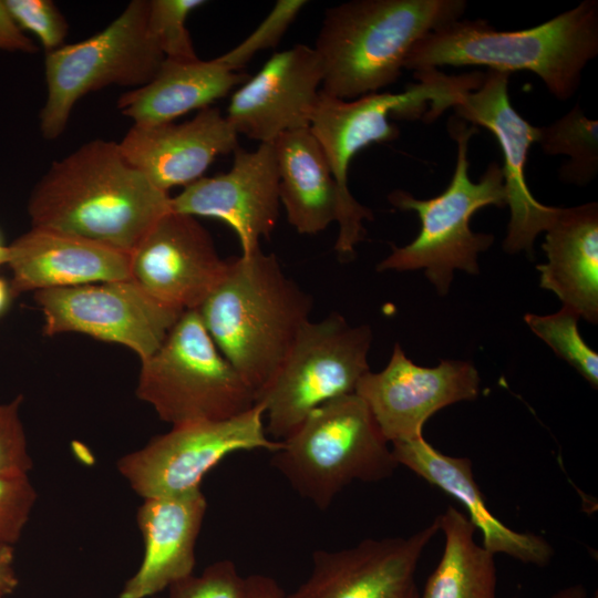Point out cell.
Segmentation results:
<instances>
[{
	"mask_svg": "<svg viewBox=\"0 0 598 598\" xmlns=\"http://www.w3.org/2000/svg\"><path fill=\"white\" fill-rule=\"evenodd\" d=\"M171 210V196L131 165L118 143L96 138L53 162L28 204L32 227L131 254Z\"/></svg>",
	"mask_w": 598,
	"mask_h": 598,
	"instance_id": "1",
	"label": "cell"
},
{
	"mask_svg": "<svg viewBox=\"0 0 598 598\" xmlns=\"http://www.w3.org/2000/svg\"><path fill=\"white\" fill-rule=\"evenodd\" d=\"M312 297L260 248L228 259L226 274L197 309L208 334L257 395L276 374Z\"/></svg>",
	"mask_w": 598,
	"mask_h": 598,
	"instance_id": "2",
	"label": "cell"
},
{
	"mask_svg": "<svg viewBox=\"0 0 598 598\" xmlns=\"http://www.w3.org/2000/svg\"><path fill=\"white\" fill-rule=\"evenodd\" d=\"M598 54V1L584 0L536 27L499 31L485 20H456L419 40L404 69L484 65L512 73L529 71L558 100L570 99L582 71Z\"/></svg>",
	"mask_w": 598,
	"mask_h": 598,
	"instance_id": "3",
	"label": "cell"
},
{
	"mask_svg": "<svg viewBox=\"0 0 598 598\" xmlns=\"http://www.w3.org/2000/svg\"><path fill=\"white\" fill-rule=\"evenodd\" d=\"M464 0H353L330 7L313 50L321 91L354 100L394 83L414 44L460 20Z\"/></svg>",
	"mask_w": 598,
	"mask_h": 598,
	"instance_id": "4",
	"label": "cell"
},
{
	"mask_svg": "<svg viewBox=\"0 0 598 598\" xmlns=\"http://www.w3.org/2000/svg\"><path fill=\"white\" fill-rule=\"evenodd\" d=\"M483 75L477 71L460 75L439 70L419 71L414 72L417 82L410 83L402 92H378L351 101L320 90L309 128L323 150L338 187L339 234L334 250L341 259L354 256L355 246L364 239L363 220L373 218L348 186L353 157L373 143L399 137L400 131L390 120L435 121L446 110L454 109L465 92L476 89Z\"/></svg>",
	"mask_w": 598,
	"mask_h": 598,
	"instance_id": "5",
	"label": "cell"
},
{
	"mask_svg": "<svg viewBox=\"0 0 598 598\" xmlns=\"http://www.w3.org/2000/svg\"><path fill=\"white\" fill-rule=\"evenodd\" d=\"M447 130L457 145L455 169L448 186L429 199L415 198L402 189L389 194L388 199L395 208L417 214L421 229L412 243L403 247L392 245L391 254L377 266L380 272L423 269L441 296L450 290L456 269L471 275L480 272L478 254L494 241L492 234L471 229L473 214L488 205L506 206L504 177L498 163H491L477 183L468 175V143L478 132L477 127L468 126L455 115L450 117Z\"/></svg>",
	"mask_w": 598,
	"mask_h": 598,
	"instance_id": "6",
	"label": "cell"
},
{
	"mask_svg": "<svg viewBox=\"0 0 598 598\" xmlns=\"http://www.w3.org/2000/svg\"><path fill=\"white\" fill-rule=\"evenodd\" d=\"M281 442L271 465L320 511L352 482H380L399 466L369 408L355 393L317 408Z\"/></svg>",
	"mask_w": 598,
	"mask_h": 598,
	"instance_id": "7",
	"label": "cell"
},
{
	"mask_svg": "<svg viewBox=\"0 0 598 598\" xmlns=\"http://www.w3.org/2000/svg\"><path fill=\"white\" fill-rule=\"evenodd\" d=\"M136 395L172 426L237 416L256 395L226 360L197 310L182 313L161 347L141 361Z\"/></svg>",
	"mask_w": 598,
	"mask_h": 598,
	"instance_id": "8",
	"label": "cell"
},
{
	"mask_svg": "<svg viewBox=\"0 0 598 598\" xmlns=\"http://www.w3.org/2000/svg\"><path fill=\"white\" fill-rule=\"evenodd\" d=\"M372 331L368 324L351 326L331 312L308 320L298 332L276 374L257 395L267 416L266 433L275 441L289 436L322 404L355 393L370 371L368 353Z\"/></svg>",
	"mask_w": 598,
	"mask_h": 598,
	"instance_id": "9",
	"label": "cell"
},
{
	"mask_svg": "<svg viewBox=\"0 0 598 598\" xmlns=\"http://www.w3.org/2000/svg\"><path fill=\"white\" fill-rule=\"evenodd\" d=\"M148 0H133L103 30L45 54L47 100L40 131L52 141L65 131L74 105L110 85L148 83L165 58L147 27Z\"/></svg>",
	"mask_w": 598,
	"mask_h": 598,
	"instance_id": "10",
	"label": "cell"
},
{
	"mask_svg": "<svg viewBox=\"0 0 598 598\" xmlns=\"http://www.w3.org/2000/svg\"><path fill=\"white\" fill-rule=\"evenodd\" d=\"M264 415V406L256 403L227 420L174 425L123 455L116 468L143 498L200 488L204 476L227 455L257 448L274 453L282 446L267 436Z\"/></svg>",
	"mask_w": 598,
	"mask_h": 598,
	"instance_id": "11",
	"label": "cell"
},
{
	"mask_svg": "<svg viewBox=\"0 0 598 598\" xmlns=\"http://www.w3.org/2000/svg\"><path fill=\"white\" fill-rule=\"evenodd\" d=\"M45 336L76 332L122 344L141 361L164 342L184 311L153 298L133 279L34 292Z\"/></svg>",
	"mask_w": 598,
	"mask_h": 598,
	"instance_id": "12",
	"label": "cell"
},
{
	"mask_svg": "<svg viewBox=\"0 0 598 598\" xmlns=\"http://www.w3.org/2000/svg\"><path fill=\"white\" fill-rule=\"evenodd\" d=\"M480 375L468 361L442 360L437 367L413 363L399 343L386 367L367 372L359 381L358 394L369 408L389 443L423 436L425 422L439 410L475 400Z\"/></svg>",
	"mask_w": 598,
	"mask_h": 598,
	"instance_id": "13",
	"label": "cell"
},
{
	"mask_svg": "<svg viewBox=\"0 0 598 598\" xmlns=\"http://www.w3.org/2000/svg\"><path fill=\"white\" fill-rule=\"evenodd\" d=\"M509 73L487 70L481 84L465 92L454 106L455 115L493 133L503 153L506 205L511 219L503 248L508 254L530 252L536 237L555 220L559 207L539 203L529 190L525 166L538 126L522 117L508 95Z\"/></svg>",
	"mask_w": 598,
	"mask_h": 598,
	"instance_id": "14",
	"label": "cell"
},
{
	"mask_svg": "<svg viewBox=\"0 0 598 598\" xmlns=\"http://www.w3.org/2000/svg\"><path fill=\"white\" fill-rule=\"evenodd\" d=\"M214 240L196 217L163 215L130 254V274L156 300L197 310L226 274Z\"/></svg>",
	"mask_w": 598,
	"mask_h": 598,
	"instance_id": "15",
	"label": "cell"
},
{
	"mask_svg": "<svg viewBox=\"0 0 598 598\" xmlns=\"http://www.w3.org/2000/svg\"><path fill=\"white\" fill-rule=\"evenodd\" d=\"M440 532L437 517L411 536L367 538L339 550L317 549L312 569L286 598H420V558Z\"/></svg>",
	"mask_w": 598,
	"mask_h": 598,
	"instance_id": "16",
	"label": "cell"
},
{
	"mask_svg": "<svg viewBox=\"0 0 598 598\" xmlns=\"http://www.w3.org/2000/svg\"><path fill=\"white\" fill-rule=\"evenodd\" d=\"M231 168L202 177L171 197V209L189 216L226 223L238 236L241 254L258 248L269 238L279 216L278 171L271 143L249 152L234 151Z\"/></svg>",
	"mask_w": 598,
	"mask_h": 598,
	"instance_id": "17",
	"label": "cell"
},
{
	"mask_svg": "<svg viewBox=\"0 0 598 598\" xmlns=\"http://www.w3.org/2000/svg\"><path fill=\"white\" fill-rule=\"evenodd\" d=\"M321 84L318 54L296 44L272 54L234 92L226 117L238 135L271 143L285 132L310 126Z\"/></svg>",
	"mask_w": 598,
	"mask_h": 598,
	"instance_id": "18",
	"label": "cell"
},
{
	"mask_svg": "<svg viewBox=\"0 0 598 598\" xmlns=\"http://www.w3.org/2000/svg\"><path fill=\"white\" fill-rule=\"evenodd\" d=\"M238 136L226 115L208 106L178 124H134L118 146L131 165L168 193L204 177L218 156L234 153Z\"/></svg>",
	"mask_w": 598,
	"mask_h": 598,
	"instance_id": "19",
	"label": "cell"
},
{
	"mask_svg": "<svg viewBox=\"0 0 598 598\" xmlns=\"http://www.w3.org/2000/svg\"><path fill=\"white\" fill-rule=\"evenodd\" d=\"M143 499L136 513L143 559L118 598H150L195 568V546L207 511L202 489Z\"/></svg>",
	"mask_w": 598,
	"mask_h": 598,
	"instance_id": "20",
	"label": "cell"
},
{
	"mask_svg": "<svg viewBox=\"0 0 598 598\" xmlns=\"http://www.w3.org/2000/svg\"><path fill=\"white\" fill-rule=\"evenodd\" d=\"M12 296L131 278L130 254L60 231L31 227L9 245Z\"/></svg>",
	"mask_w": 598,
	"mask_h": 598,
	"instance_id": "21",
	"label": "cell"
},
{
	"mask_svg": "<svg viewBox=\"0 0 598 598\" xmlns=\"http://www.w3.org/2000/svg\"><path fill=\"white\" fill-rule=\"evenodd\" d=\"M399 465L456 498L470 513V520L482 533L483 547L492 554H505L522 563L546 566L554 555L542 536L507 527L487 508L467 457L443 454L423 436L391 443Z\"/></svg>",
	"mask_w": 598,
	"mask_h": 598,
	"instance_id": "22",
	"label": "cell"
},
{
	"mask_svg": "<svg viewBox=\"0 0 598 598\" xmlns=\"http://www.w3.org/2000/svg\"><path fill=\"white\" fill-rule=\"evenodd\" d=\"M539 286L592 324L598 322V204L561 208L545 230Z\"/></svg>",
	"mask_w": 598,
	"mask_h": 598,
	"instance_id": "23",
	"label": "cell"
},
{
	"mask_svg": "<svg viewBox=\"0 0 598 598\" xmlns=\"http://www.w3.org/2000/svg\"><path fill=\"white\" fill-rule=\"evenodd\" d=\"M248 78L217 58L209 61L165 59L148 83L118 97L117 109L137 125L172 123L190 111L210 106Z\"/></svg>",
	"mask_w": 598,
	"mask_h": 598,
	"instance_id": "24",
	"label": "cell"
},
{
	"mask_svg": "<svg viewBox=\"0 0 598 598\" xmlns=\"http://www.w3.org/2000/svg\"><path fill=\"white\" fill-rule=\"evenodd\" d=\"M271 144L288 223L302 235L324 230L337 221L339 193L319 142L307 127L285 132Z\"/></svg>",
	"mask_w": 598,
	"mask_h": 598,
	"instance_id": "25",
	"label": "cell"
},
{
	"mask_svg": "<svg viewBox=\"0 0 598 598\" xmlns=\"http://www.w3.org/2000/svg\"><path fill=\"white\" fill-rule=\"evenodd\" d=\"M437 519L444 549L420 598H497L495 555L475 542L473 523L453 506Z\"/></svg>",
	"mask_w": 598,
	"mask_h": 598,
	"instance_id": "26",
	"label": "cell"
},
{
	"mask_svg": "<svg viewBox=\"0 0 598 598\" xmlns=\"http://www.w3.org/2000/svg\"><path fill=\"white\" fill-rule=\"evenodd\" d=\"M537 143L547 155H566L559 178L584 186L598 173V122L587 117L579 104L546 125L538 126Z\"/></svg>",
	"mask_w": 598,
	"mask_h": 598,
	"instance_id": "27",
	"label": "cell"
},
{
	"mask_svg": "<svg viewBox=\"0 0 598 598\" xmlns=\"http://www.w3.org/2000/svg\"><path fill=\"white\" fill-rule=\"evenodd\" d=\"M578 319L579 316L566 307L553 315L524 316L529 329L597 389L598 354L581 338Z\"/></svg>",
	"mask_w": 598,
	"mask_h": 598,
	"instance_id": "28",
	"label": "cell"
},
{
	"mask_svg": "<svg viewBox=\"0 0 598 598\" xmlns=\"http://www.w3.org/2000/svg\"><path fill=\"white\" fill-rule=\"evenodd\" d=\"M205 3L207 2L203 0H148V31L165 59L174 61L199 59L186 28V19Z\"/></svg>",
	"mask_w": 598,
	"mask_h": 598,
	"instance_id": "29",
	"label": "cell"
},
{
	"mask_svg": "<svg viewBox=\"0 0 598 598\" xmlns=\"http://www.w3.org/2000/svg\"><path fill=\"white\" fill-rule=\"evenodd\" d=\"M307 4L306 0H278L245 40L217 59L233 71L244 68L256 53L276 48Z\"/></svg>",
	"mask_w": 598,
	"mask_h": 598,
	"instance_id": "30",
	"label": "cell"
},
{
	"mask_svg": "<svg viewBox=\"0 0 598 598\" xmlns=\"http://www.w3.org/2000/svg\"><path fill=\"white\" fill-rule=\"evenodd\" d=\"M18 27L38 38L47 53L62 45L69 23L51 0H4Z\"/></svg>",
	"mask_w": 598,
	"mask_h": 598,
	"instance_id": "31",
	"label": "cell"
},
{
	"mask_svg": "<svg viewBox=\"0 0 598 598\" xmlns=\"http://www.w3.org/2000/svg\"><path fill=\"white\" fill-rule=\"evenodd\" d=\"M167 598H245V577L236 565L223 559L208 565L168 587Z\"/></svg>",
	"mask_w": 598,
	"mask_h": 598,
	"instance_id": "32",
	"label": "cell"
},
{
	"mask_svg": "<svg viewBox=\"0 0 598 598\" xmlns=\"http://www.w3.org/2000/svg\"><path fill=\"white\" fill-rule=\"evenodd\" d=\"M37 497L29 474L0 475V545L19 540Z\"/></svg>",
	"mask_w": 598,
	"mask_h": 598,
	"instance_id": "33",
	"label": "cell"
},
{
	"mask_svg": "<svg viewBox=\"0 0 598 598\" xmlns=\"http://www.w3.org/2000/svg\"><path fill=\"white\" fill-rule=\"evenodd\" d=\"M22 395L0 404V475L29 474L33 467L20 419Z\"/></svg>",
	"mask_w": 598,
	"mask_h": 598,
	"instance_id": "34",
	"label": "cell"
},
{
	"mask_svg": "<svg viewBox=\"0 0 598 598\" xmlns=\"http://www.w3.org/2000/svg\"><path fill=\"white\" fill-rule=\"evenodd\" d=\"M0 50L34 53L37 44L18 27L3 0H0Z\"/></svg>",
	"mask_w": 598,
	"mask_h": 598,
	"instance_id": "35",
	"label": "cell"
},
{
	"mask_svg": "<svg viewBox=\"0 0 598 598\" xmlns=\"http://www.w3.org/2000/svg\"><path fill=\"white\" fill-rule=\"evenodd\" d=\"M245 598H286V594L272 577L252 574L245 577Z\"/></svg>",
	"mask_w": 598,
	"mask_h": 598,
	"instance_id": "36",
	"label": "cell"
},
{
	"mask_svg": "<svg viewBox=\"0 0 598 598\" xmlns=\"http://www.w3.org/2000/svg\"><path fill=\"white\" fill-rule=\"evenodd\" d=\"M18 584L13 546L0 545V597L4 598L11 595Z\"/></svg>",
	"mask_w": 598,
	"mask_h": 598,
	"instance_id": "37",
	"label": "cell"
},
{
	"mask_svg": "<svg viewBox=\"0 0 598 598\" xmlns=\"http://www.w3.org/2000/svg\"><path fill=\"white\" fill-rule=\"evenodd\" d=\"M550 598H598V595L588 596L582 585H573L557 591Z\"/></svg>",
	"mask_w": 598,
	"mask_h": 598,
	"instance_id": "38",
	"label": "cell"
},
{
	"mask_svg": "<svg viewBox=\"0 0 598 598\" xmlns=\"http://www.w3.org/2000/svg\"><path fill=\"white\" fill-rule=\"evenodd\" d=\"M12 297L10 283L0 277V316L7 309Z\"/></svg>",
	"mask_w": 598,
	"mask_h": 598,
	"instance_id": "39",
	"label": "cell"
},
{
	"mask_svg": "<svg viewBox=\"0 0 598 598\" xmlns=\"http://www.w3.org/2000/svg\"><path fill=\"white\" fill-rule=\"evenodd\" d=\"M9 259V245H4L0 235V266L8 264Z\"/></svg>",
	"mask_w": 598,
	"mask_h": 598,
	"instance_id": "40",
	"label": "cell"
},
{
	"mask_svg": "<svg viewBox=\"0 0 598 598\" xmlns=\"http://www.w3.org/2000/svg\"><path fill=\"white\" fill-rule=\"evenodd\" d=\"M1 598V597H0Z\"/></svg>",
	"mask_w": 598,
	"mask_h": 598,
	"instance_id": "41",
	"label": "cell"
}]
</instances>
